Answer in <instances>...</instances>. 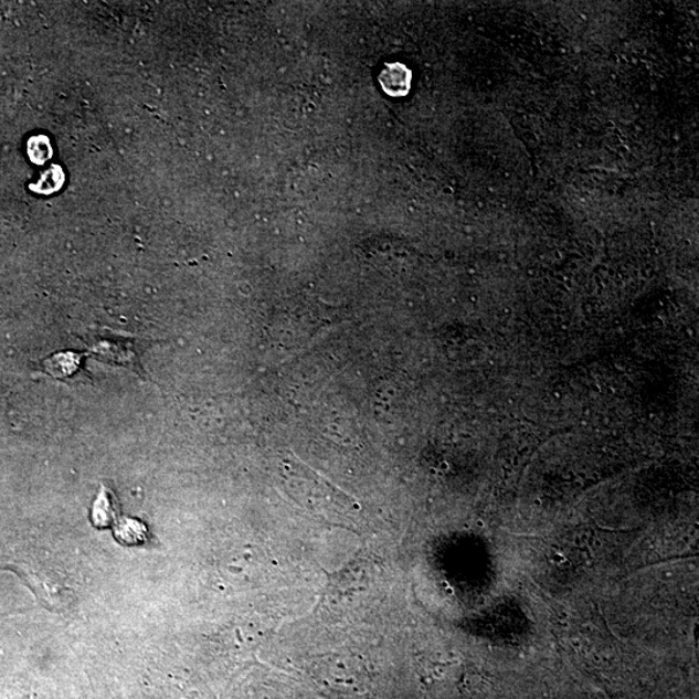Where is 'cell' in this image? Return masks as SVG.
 Returning a JSON list of instances; mask_svg holds the SVG:
<instances>
[{
    "mask_svg": "<svg viewBox=\"0 0 699 699\" xmlns=\"http://www.w3.org/2000/svg\"><path fill=\"white\" fill-rule=\"evenodd\" d=\"M284 468L287 491L307 508L329 513H350L356 509L348 495L315 475L304 464L288 460Z\"/></svg>",
    "mask_w": 699,
    "mask_h": 699,
    "instance_id": "1",
    "label": "cell"
},
{
    "mask_svg": "<svg viewBox=\"0 0 699 699\" xmlns=\"http://www.w3.org/2000/svg\"><path fill=\"white\" fill-rule=\"evenodd\" d=\"M117 528L116 536L124 544L138 546L146 540V528L137 521L126 520L123 523H118Z\"/></svg>",
    "mask_w": 699,
    "mask_h": 699,
    "instance_id": "5",
    "label": "cell"
},
{
    "mask_svg": "<svg viewBox=\"0 0 699 699\" xmlns=\"http://www.w3.org/2000/svg\"><path fill=\"white\" fill-rule=\"evenodd\" d=\"M7 570L17 573L32 590L36 600L51 612H65L75 601L72 589L67 587L59 574L51 573L50 570L38 569L27 563H14Z\"/></svg>",
    "mask_w": 699,
    "mask_h": 699,
    "instance_id": "3",
    "label": "cell"
},
{
    "mask_svg": "<svg viewBox=\"0 0 699 699\" xmlns=\"http://www.w3.org/2000/svg\"><path fill=\"white\" fill-rule=\"evenodd\" d=\"M118 509L110 491L103 487L93 508V522L97 529H107L117 520Z\"/></svg>",
    "mask_w": 699,
    "mask_h": 699,
    "instance_id": "4",
    "label": "cell"
},
{
    "mask_svg": "<svg viewBox=\"0 0 699 699\" xmlns=\"http://www.w3.org/2000/svg\"><path fill=\"white\" fill-rule=\"evenodd\" d=\"M311 675L321 688L340 699H362L372 688L370 671L362 660L345 654L319 659Z\"/></svg>",
    "mask_w": 699,
    "mask_h": 699,
    "instance_id": "2",
    "label": "cell"
}]
</instances>
